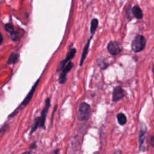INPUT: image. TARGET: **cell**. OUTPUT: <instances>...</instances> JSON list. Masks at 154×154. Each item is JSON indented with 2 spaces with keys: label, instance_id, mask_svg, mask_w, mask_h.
<instances>
[{
  "label": "cell",
  "instance_id": "cell-10",
  "mask_svg": "<svg viewBox=\"0 0 154 154\" xmlns=\"http://www.w3.org/2000/svg\"><path fill=\"white\" fill-rule=\"evenodd\" d=\"M132 14L135 18L141 19L143 17V13L141 9L138 6H134L131 8Z\"/></svg>",
  "mask_w": 154,
  "mask_h": 154
},
{
  "label": "cell",
  "instance_id": "cell-1",
  "mask_svg": "<svg viewBox=\"0 0 154 154\" xmlns=\"http://www.w3.org/2000/svg\"><path fill=\"white\" fill-rule=\"evenodd\" d=\"M146 39L143 35H137L132 41L131 48L135 53L141 52L146 47Z\"/></svg>",
  "mask_w": 154,
  "mask_h": 154
},
{
  "label": "cell",
  "instance_id": "cell-17",
  "mask_svg": "<svg viewBox=\"0 0 154 154\" xmlns=\"http://www.w3.org/2000/svg\"><path fill=\"white\" fill-rule=\"evenodd\" d=\"M5 30H6V32H7L8 33L12 34L14 32V28L13 25L12 24H7L5 25Z\"/></svg>",
  "mask_w": 154,
  "mask_h": 154
},
{
  "label": "cell",
  "instance_id": "cell-12",
  "mask_svg": "<svg viewBox=\"0 0 154 154\" xmlns=\"http://www.w3.org/2000/svg\"><path fill=\"white\" fill-rule=\"evenodd\" d=\"M117 122L119 123V124L121 126H124L126 124L127 122V118L125 114L123 113H118L116 116Z\"/></svg>",
  "mask_w": 154,
  "mask_h": 154
},
{
  "label": "cell",
  "instance_id": "cell-19",
  "mask_svg": "<svg viewBox=\"0 0 154 154\" xmlns=\"http://www.w3.org/2000/svg\"><path fill=\"white\" fill-rule=\"evenodd\" d=\"M150 145L154 149V136H152L150 139Z\"/></svg>",
  "mask_w": 154,
  "mask_h": 154
},
{
  "label": "cell",
  "instance_id": "cell-9",
  "mask_svg": "<svg viewBox=\"0 0 154 154\" xmlns=\"http://www.w3.org/2000/svg\"><path fill=\"white\" fill-rule=\"evenodd\" d=\"M146 132H147V128L145 125H143V127L141 128L140 134H139V150L140 151H141L143 143H144L145 137H146Z\"/></svg>",
  "mask_w": 154,
  "mask_h": 154
},
{
  "label": "cell",
  "instance_id": "cell-6",
  "mask_svg": "<svg viewBox=\"0 0 154 154\" xmlns=\"http://www.w3.org/2000/svg\"><path fill=\"white\" fill-rule=\"evenodd\" d=\"M50 106V99L47 98V100L45 101V107L44 109L42 110V112H41V116L40 117V127L45 128V123L46 120V117H47V114L48 113V110L49 109Z\"/></svg>",
  "mask_w": 154,
  "mask_h": 154
},
{
  "label": "cell",
  "instance_id": "cell-2",
  "mask_svg": "<svg viewBox=\"0 0 154 154\" xmlns=\"http://www.w3.org/2000/svg\"><path fill=\"white\" fill-rule=\"evenodd\" d=\"M91 113L90 106L86 103L82 102L79 105L78 111V119L80 121H86L89 119Z\"/></svg>",
  "mask_w": 154,
  "mask_h": 154
},
{
  "label": "cell",
  "instance_id": "cell-16",
  "mask_svg": "<svg viewBox=\"0 0 154 154\" xmlns=\"http://www.w3.org/2000/svg\"><path fill=\"white\" fill-rule=\"evenodd\" d=\"M40 117H39L35 119L34 123L32 128V131H31V133H30L31 134H33V133L36 130V129L39 126L40 127Z\"/></svg>",
  "mask_w": 154,
  "mask_h": 154
},
{
  "label": "cell",
  "instance_id": "cell-8",
  "mask_svg": "<svg viewBox=\"0 0 154 154\" xmlns=\"http://www.w3.org/2000/svg\"><path fill=\"white\" fill-rule=\"evenodd\" d=\"M76 50L75 48H72L71 49L69 52L68 53L67 55H66V59L62 61L60 63V69H63V68L65 66V64L66 63L68 62V61H70L72 59L74 56L76 54Z\"/></svg>",
  "mask_w": 154,
  "mask_h": 154
},
{
  "label": "cell",
  "instance_id": "cell-4",
  "mask_svg": "<svg viewBox=\"0 0 154 154\" xmlns=\"http://www.w3.org/2000/svg\"><path fill=\"white\" fill-rule=\"evenodd\" d=\"M126 95V91L123 89L122 87H116L113 89V91L112 100L113 102H117L124 98Z\"/></svg>",
  "mask_w": 154,
  "mask_h": 154
},
{
  "label": "cell",
  "instance_id": "cell-20",
  "mask_svg": "<svg viewBox=\"0 0 154 154\" xmlns=\"http://www.w3.org/2000/svg\"><path fill=\"white\" fill-rule=\"evenodd\" d=\"M3 36L1 34V33H0V45H1L3 42Z\"/></svg>",
  "mask_w": 154,
  "mask_h": 154
},
{
  "label": "cell",
  "instance_id": "cell-5",
  "mask_svg": "<svg viewBox=\"0 0 154 154\" xmlns=\"http://www.w3.org/2000/svg\"><path fill=\"white\" fill-rule=\"evenodd\" d=\"M73 66L74 64L69 61L68 63L63 68V71L61 73L59 80L60 84H63L65 83L66 81V74H67L68 72H69L72 69Z\"/></svg>",
  "mask_w": 154,
  "mask_h": 154
},
{
  "label": "cell",
  "instance_id": "cell-15",
  "mask_svg": "<svg viewBox=\"0 0 154 154\" xmlns=\"http://www.w3.org/2000/svg\"><path fill=\"white\" fill-rule=\"evenodd\" d=\"M97 64L99 66V67L101 70H105L107 69L109 66V63H108L107 61L102 58H99L97 60Z\"/></svg>",
  "mask_w": 154,
  "mask_h": 154
},
{
  "label": "cell",
  "instance_id": "cell-3",
  "mask_svg": "<svg viewBox=\"0 0 154 154\" xmlns=\"http://www.w3.org/2000/svg\"><path fill=\"white\" fill-rule=\"evenodd\" d=\"M123 49L122 44L118 41H111L107 45V51L111 55L119 54Z\"/></svg>",
  "mask_w": 154,
  "mask_h": 154
},
{
  "label": "cell",
  "instance_id": "cell-7",
  "mask_svg": "<svg viewBox=\"0 0 154 154\" xmlns=\"http://www.w3.org/2000/svg\"><path fill=\"white\" fill-rule=\"evenodd\" d=\"M39 81H40V79H39L36 82L35 84H34V85L33 86L32 90H31L30 91V92L28 93V94L27 95L26 97H25V99H24V101L22 102V103L21 104V105H20V107H22V106L23 107H25V106H26V105L29 103V102L30 101L31 99H32V97H33V95H34V91H35V90H36V87H37V86H38V84H39Z\"/></svg>",
  "mask_w": 154,
  "mask_h": 154
},
{
  "label": "cell",
  "instance_id": "cell-21",
  "mask_svg": "<svg viewBox=\"0 0 154 154\" xmlns=\"http://www.w3.org/2000/svg\"><path fill=\"white\" fill-rule=\"evenodd\" d=\"M152 72H153V74H154V64H153V67H152Z\"/></svg>",
  "mask_w": 154,
  "mask_h": 154
},
{
  "label": "cell",
  "instance_id": "cell-14",
  "mask_svg": "<svg viewBox=\"0 0 154 154\" xmlns=\"http://www.w3.org/2000/svg\"><path fill=\"white\" fill-rule=\"evenodd\" d=\"M98 24H99V22H98V20H97V19L96 18H94L91 20V24H90V33L93 35L96 31L97 28V27H98Z\"/></svg>",
  "mask_w": 154,
  "mask_h": 154
},
{
  "label": "cell",
  "instance_id": "cell-18",
  "mask_svg": "<svg viewBox=\"0 0 154 154\" xmlns=\"http://www.w3.org/2000/svg\"><path fill=\"white\" fill-rule=\"evenodd\" d=\"M131 6H130V7H128L126 10V12H125V13H126V18L128 19H129V20H131V14H130V13H131Z\"/></svg>",
  "mask_w": 154,
  "mask_h": 154
},
{
  "label": "cell",
  "instance_id": "cell-13",
  "mask_svg": "<svg viewBox=\"0 0 154 154\" xmlns=\"http://www.w3.org/2000/svg\"><path fill=\"white\" fill-rule=\"evenodd\" d=\"M19 58V54L18 53H12L9 58V60L7 61V64H16Z\"/></svg>",
  "mask_w": 154,
  "mask_h": 154
},
{
  "label": "cell",
  "instance_id": "cell-11",
  "mask_svg": "<svg viewBox=\"0 0 154 154\" xmlns=\"http://www.w3.org/2000/svg\"><path fill=\"white\" fill-rule=\"evenodd\" d=\"M92 38H93V36H91V38H90V39L87 41V43H86V45H85V47L83 49V54H82V55H81V60H80V66H82L83 64V63L84 61L86 58V56L87 55V54H88V52H89V46H90V41L92 39Z\"/></svg>",
  "mask_w": 154,
  "mask_h": 154
}]
</instances>
